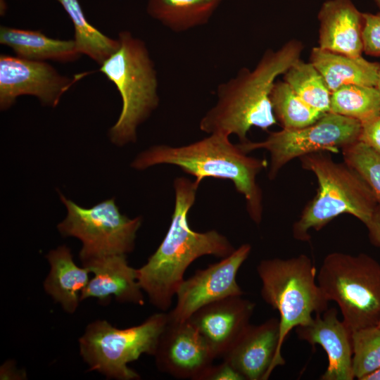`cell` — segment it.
<instances>
[{
	"label": "cell",
	"instance_id": "obj_7",
	"mask_svg": "<svg viewBox=\"0 0 380 380\" xmlns=\"http://www.w3.org/2000/svg\"><path fill=\"white\" fill-rule=\"evenodd\" d=\"M317 284L337 303L343 321L352 331L380 322V263L366 253L333 252L323 260Z\"/></svg>",
	"mask_w": 380,
	"mask_h": 380
},
{
	"label": "cell",
	"instance_id": "obj_18",
	"mask_svg": "<svg viewBox=\"0 0 380 380\" xmlns=\"http://www.w3.org/2000/svg\"><path fill=\"white\" fill-rule=\"evenodd\" d=\"M319 47L329 51L360 56L363 52V13L350 0H329L318 14Z\"/></svg>",
	"mask_w": 380,
	"mask_h": 380
},
{
	"label": "cell",
	"instance_id": "obj_13",
	"mask_svg": "<svg viewBox=\"0 0 380 380\" xmlns=\"http://www.w3.org/2000/svg\"><path fill=\"white\" fill-rule=\"evenodd\" d=\"M153 357L161 372L193 380H201L215 359L208 344L187 320L167 321Z\"/></svg>",
	"mask_w": 380,
	"mask_h": 380
},
{
	"label": "cell",
	"instance_id": "obj_21",
	"mask_svg": "<svg viewBox=\"0 0 380 380\" xmlns=\"http://www.w3.org/2000/svg\"><path fill=\"white\" fill-rule=\"evenodd\" d=\"M0 44L10 47L16 56L30 61L67 63L82 55L74 39H53L39 30L1 26Z\"/></svg>",
	"mask_w": 380,
	"mask_h": 380
},
{
	"label": "cell",
	"instance_id": "obj_32",
	"mask_svg": "<svg viewBox=\"0 0 380 380\" xmlns=\"http://www.w3.org/2000/svg\"><path fill=\"white\" fill-rule=\"evenodd\" d=\"M26 379V372L18 369L13 360H6L0 367L1 380H23Z\"/></svg>",
	"mask_w": 380,
	"mask_h": 380
},
{
	"label": "cell",
	"instance_id": "obj_35",
	"mask_svg": "<svg viewBox=\"0 0 380 380\" xmlns=\"http://www.w3.org/2000/svg\"><path fill=\"white\" fill-rule=\"evenodd\" d=\"M376 87L378 89L379 93H380V71L379 74L378 81Z\"/></svg>",
	"mask_w": 380,
	"mask_h": 380
},
{
	"label": "cell",
	"instance_id": "obj_20",
	"mask_svg": "<svg viewBox=\"0 0 380 380\" xmlns=\"http://www.w3.org/2000/svg\"><path fill=\"white\" fill-rule=\"evenodd\" d=\"M310 63L322 75L331 92L348 84L376 87L380 71L379 63L369 61L362 56H346L319 46L312 49Z\"/></svg>",
	"mask_w": 380,
	"mask_h": 380
},
{
	"label": "cell",
	"instance_id": "obj_15",
	"mask_svg": "<svg viewBox=\"0 0 380 380\" xmlns=\"http://www.w3.org/2000/svg\"><path fill=\"white\" fill-rule=\"evenodd\" d=\"M298 337L313 347L319 345L328 357L321 380H353L352 331L339 320L335 308L315 315L308 324L296 327Z\"/></svg>",
	"mask_w": 380,
	"mask_h": 380
},
{
	"label": "cell",
	"instance_id": "obj_5",
	"mask_svg": "<svg viewBox=\"0 0 380 380\" xmlns=\"http://www.w3.org/2000/svg\"><path fill=\"white\" fill-rule=\"evenodd\" d=\"M120 47L105 61L100 72L112 82L122 99V109L109 130L110 141L123 146L137 140V129L159 104L155 65L146 44L129 31L119 32Z\"/></svg>",
	"mask_w": 380,
	"mask_h": 380
},
{
	"label": "cell",
	"instance_id": "obj_31",
	"mask_svg": "<svg viewBox=\"0 0 380 380\" xmlns=\"http://www.w3.org/2000/svg\"><path fill=\"white\" fill-rule=\"evenodd\" d=\"M201 380H244L243 376L227 361L213 365Z\"/></svg>",
	"mask_w": 380,
	"mask_h": 380
},
{
	"label": "cell",
	"instance_id": "obj_30",
	"mask_svg": "<svg viewBox=\"0 0 380 380\" xmlns=\"http://www.w3.org/2000/svg\"><path fill=\"white\" fill-rule=\"evenodd\" d=\"M358 141L380 153V114L362 124Z\"/></svg>",
	"mask_w": 380,
	"mask_h": 380
},
{
	"label": "cell",
	"instance_id": "obj_4",
	"mask_svg": "<svg viewBox=\"0 0 380 380\" xmlns=\"http://www.w3.org/2000/svg\"><path fill=\"white\" fill-rule=\"evenodd\" d=\"M299 158L302 167L315 175L318 189L293 225L292 234L296 239L310 241V230H320L341 214H350L365 226L369 223L379 203L357 171L344 161L336 162L324 152Z\"/></svg>",
	"mask_w": 380,
	"mask_h": 380
},
{
	"label": "cell",
	"instance_id": "obj_3",
	"mask_svg": "<svg viewBox=\"0 0 380 380\" xmlns=\"http://www.w3.org/2000/svg\"><path fill=\"white\" fill-rule=\"evenodd\" d=\"M229 136L216 132L182 146L155 145L140 153L131 165L140 170L160 164L175 165L194 176L198 184L207 177L230 180L244 196L250 217L258 224L262 215V194L256 177L267 162L247 156L238 144L230 141Z\"/></svg>",
	"mask_w": 380,
	"mask_h": 380
},
{
	"label": "cell",
	"instance_id": "obj_36",
	"mask_svg": "<svg viewBox=\"0 0 380 380\" xmlns=\"http://www.w3.org/2000/svg\"><path fill=\"white\" fill-rule=\"evenodd\" d=\"M374 1L380 10V0H374Z\"/></svg>",
	"mask_w": 380,
	"mask_h": 380
},
{
	"label": "cell",
	"instance_id": "obj_27",
	"mask_svg": "<svg viewBox=\"0 0 380 380\" xmlns=\"http://www.w3.org/2000/svg\"><path fill=\"white\" fill-rule=\"evenodd\" d=\"M353 373L363 377L380 367V327L363 328L352 333Z\"/></svg>",
	"mask_w": 380,
	"mask_h": 380
},
{
	"label": "cell",
	"instance_id": "obj_33",
	"mask_svg": "<svg viewBox=\"0 0 380 380\" xmlns=\"http://www.w3.org/2000/svg\"><path fill=\"white\" fill-rule=\"evenodd\" d=\"M369 231L371 242L376 246H380V205L369 223L366 226Z\"/></svg>",
	"mask_w": 380,
	"mask_h": 380
},
{
	"label": "cell",
	"instance_id": "obj_37",
	"mask_svg": "<svg viewBox=\"0 0 380 380\" xmlns=\"http://www.w3.org/2000/svg\"><path fill=\"white\" fill-rule=\"evenodd\" d=\"M378 327H380V322H379V324H378Z\"/></svg>",
	"mask_w": 380,
	"mask_h": 380
},
{
	"label": "cell",
	"instance_id": "obj_23",
	"mask_svg": "<svg viewBox=\"0 0 380 380\" xmlns=\"http://www.w3.org/2000/svg\"><path fill=\"white\" fill-rule=\"evenodd\" d=\"M68 13L75 29V42L81 54L100 65L120 47V41L103 34L89 23L79 0H56Z\"/></svg>",
	"mask_w": 380,
	"mask_h": 380
},
{
	"label": "cell",
	"instance_id": "obj_10",
	"mask_svg": "<svg viewBox=\"0 0 380 380\" xmlns=\"http://www.w3.org/2000/svg\"><path fill=\"white\" fill-rule=\"evenodd\" d=\"M361 127L357 120L328 112L310 125L283 128L270 132L262 141H247L238 146L246 153L256 149L267 151L270 155L268 176L274 179L283 166L294 158L317 152L338 153L358 141Z\"/></svg>",
	"mask_w": 380,
	"mask_h": 380
},
{
	"label": "cell",
	"instance_id": "obj_2",
	"mask_svg": "<svg viewBox=\"0 0 380 380\" xmlns=\"http://www.w3.org/2000/svg\"><path fill=\"white\" fill-rule=\"evenodd\" d=\"M303 46L297 40L285 43L276 51L267 49L253 70L240 69L216 89L217 101L199 122L210 134H235L246 142L252 127L267 130L277 123L270 100L276 78L300 59Z\"/></svg>",
	"mask_w": 380,
	"mask_h": 380
},
{
	"label": "cell",
	"instance_id": "obj_16",
	"mask_svg": "<svg viewBox=\"0 0 380 380\" xmlns=\"http://www.w3.org/2000/svg\"><path fill=\"white\" fill-rule=\"evenodd\" d=\"M279 319L249 324L222 357L245 380H267L274 369L279 341Z\"/></svg>",
	"mask_w": 380,
	"mask_h": 380
},
{
	"label": "cell",
	"instance_id": "obj_8",
	"mask_svg": "<svg viewBox=\"0 0 380 380\" xmlns=\"http://www.w3.org/2000/svg\"><path fill=\"white\" fill-rule=\"evenodd\" d=\"M167 321V313L158 312L141 324L125 329H118L105 319L90 322L78 341L87 371L97 372L107 379H140L128 364L143 354L154 355Z\"/></svg>",
	"mask_w": 380,
	"mask_h": 380
},
{
	"label": "cell",
	"instance_id": "obj_11",
	"mask_svg": "<svg viewBox=\"0 0 380 380\" xmlns=\"http://www.w3.org/2000/svg\"><path fill=\"white\" fill-rule=\"evenodd\" d=\"M251 248L250 244L243 243L227 257L184 279L176 293V305L167 312L168 320L185 322L207 304L230 296H242L243 291L237 283L236 275Z\"/></svg>",
	"mask_w": 380,
	"mask_h": 380
},
{
	"label": "cell",
	"instance_id": "obj_17",
	"mask_svg": "<svg viewBox=\"0 0 380 380\" xmlns=\"http://www.w3.org/2000/svg\"><path fill=\"white\" fill-rule=\"evenodd\" d=\"M126 255H109L82 265L93 277L82 291L80 300L93 298L106 304L114 296L120 303L143 305L144 291L138 281L137 270L129 265Z\"/></svg>",
	"mask_w": 380,
	"mask_h": 380
},
{
	"label": "cell",
	"instance_id": "obj_24",
	"mask_svg": "<svg viewBox=\"0 0 380 380\" xmlns=\"http://www.w3.org/2000/svg\"><path fill=\"white\" fill-rule=\"evenodd\" d=\"M329 112L365 123L380 114V93L376 87L343 85L331 92Z\"/></svg>",
	"mask_w": 380,
	"mask_h": 380
},
{
	"label": "cell",
	"instance_id": "obj_12",
	"mask_svg": "<svg viewBox=\"0 0 380 380\" xmlns=\"http://www.w3.org/2000/svg\"><path fill=\"white\" fill-rule=\"evenodd\" d=\"M79 78L71 79L60 74L46 61L1 54L0 108L8 109L23 95L34 96L42 105L55 107Z\"/></svg>",
	"mask_w": 380,
	"mask_h": 380
},
{
	"label": "cell",
	"instance_id": "obj_1",
	"mask_svg": "<svg viewBox=\"0 0 380 380\" xmlns=\"http://www.w3.org/2000/svg\"><path fill=\"white\" fill-rule=\"evenodd\" d=\"M173 186L175 208L167 232L147 262L137 269L141 289L150 303L163 311L171 306L186 270L194 260L205 255L224 258L236 249L216 230L198 232L190 227L188 213L199 184L179 177L174 180Z\"/></svg>",
	"mask_w": 380,
	"mask_h": 380
},
{
	"label": "cell",
	"instance_id": "obj_14",
	"mask_svg": "<svg viewBox=\"0 0 380 380\" xmlns=\"http://www.w3.org/2000/svg\"><path fill=\"white\" fill-rule=\"evenodd\" d=\"M255 306L241 296H230L201 307L187 321L204 338L215 358H222L250 324Z\"/></svg>",
	"mask_w": 380,
	"mask_h": 380
},
{
	"label": "cell",
	"instance_id": "obj_9",
	"mask_svg": "<svg viewBox=\"0 0 380 380\" xmlns=\"http://www.w3.org/2000/svg\"><path fill=\"white\" fill-rule=\"evenodd\" d=\"M60 198L68 213L58 224V230L63 236L75 237L81 241L79 258L82 265L94 259L133 251L141 217L131 219L122 214L114 198L88 208L62 194Z\"/></svg>",
	"mask_w": 380,
	"mask_h": 380
},
{
	"label": "cell",
	"instance_id": "obj_22",
	"mask_svg": "<svg viewBox=\"0 0 380 380\" xmlns=\"http://www.w3.org/2000/svg\"><path fill=\"white\" fill-rule=\"evenodd\" d=\"M222 0H148V14L175 32L206 24Z\"/></svg>",
	"mask_w": 380,
	"mask_h": 380
},
{
	"label": "cell",
	"instance_id": "obj_26",
	"mask_svg": "<svg viewBox=\"0 0 380 380\" xmlns=\"http://www.w3.org/2000/svg\"><path fill=\"white\" fill-rule=\"evenodd\" d=\"M270 100L275 118L284 129L310 125L324 114L305 103L284 80L274 84Z\"/></svg>",
	"mask_w": 380,
	"mask_h": 380
},
{
	"label": "cell",
	"instance_id": "obj_25",
	"mask_svg": "<svg viewBox=\"0 0 380 380\" xmlns=\"http://www.w3.org/2000/svg\"><path fill=\"white\" fill-rule=\"evenodd\" d=\"M284 75V81L305 103L321 113L329 112L331 92L310 62L299 59Z\"/></svg>",
	"mask_w": 380,
	"mask_h": 380
},
{
	"label": "cell",
	"instance_id": "obj_28",
	"mask_svg": "<svg viewBox=\"0 0 380 380\" xmlns=\"http://www.w3.org/2000/svg\"><path fill=\"white\" fill-rule=\"evenodd\" d=\"M343 161L363 178L380 205V153L357 141L342 148Z\"/></svg>",
	"mask_w": 380,
	"mask_h": 380
},
{
	"label": "cell",
	"instance_id": "obj_34",
	"mask_svg": "<svg viewBox=\"0 0 380 380\" xmlns=\"http://www.w3.org/2000/svg\"><path fill=\"white\" fill-rule=\"evenodd\" d=\"M362 380H380V367L363 377Z\"/></svg>",
	"mask_w": 380,
	"mask_h": 380
},
{
	"label": "cell",
	"instance_id": "obj_19",
	"mask_svg": "<svg viewBox=\"0 0 380 380\" xmlns=\"http://www.w3.org/2000/svg\"><path fill=\"white\" fill-rule=\"evenodd\" d=\"M46 258L50 270L44 281V289L65 312L72 314L81 302L82 291L90 280V272L76 265L70 249L65 245L51 250Z\"/></svg>",
	"mask_w": 380,
	"mask_h": 380
},
{
	"label": "cell",
	"instance_id": "obj_6",
	"mask_svg": "<svg viewBox=\"0 0 380 380\" xmlns=\"http://www.w3.org/2000/svg\"><path fill=\"white\" fill-rule=\"evenodd\" d=\"M257 272L261 280V296L279 314V341L274 367L283 366V343L289 332L309 324L314 315L328 308L329 300L317 281V271L305 254L290 258L261 260Z\"/></svg>",
	"mask_w": 380,
	"mask_h": 380
},
{
	"label": "cell",
	"instance_id": "obj_29",
	"mask_svg": "<svg viewBox=\"0 0 380 380\" xmlns=\"http://www.w3.org/2000/svg\"><path fill=\"white\" fill-rule=\"evenodd\" d=\"M363 52L380 57V14L363 13Z\"/></svg>",
	"mask_w": 380,
	"mask_h": 380
}]
</instances>
